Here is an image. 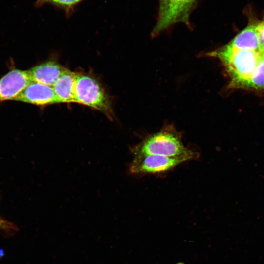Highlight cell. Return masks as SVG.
Masks as SVG:
<instances>
[{
    "instance_id": "30bf717a",
    "label": "cell",
    "mask_w": 264,
    "mask_h": 264,
    "mask_svg": "<svg viewBox=\"0 0 264 264\" xmlns=\"http://www.w3.org/2000/svg\"><path fill=\"white\" fill-rule=\"evenodd\" d=\"M238 88L264 90V60L261 59L250 76L242 82Z\"/></svg>"
},
{
    "instance_id": "8992f818",
    "label": "cell",
    "mask_w": 264,
    "mask_h": 264,
    "mask_svg": "<svg viewBox=\"0 0 264 264\" xmlns=\"http://www.w3.org/2000/svg\"><path fill=\"white\" fill-rule=\"evenodd\" d=\"M38 106L58 103L52 86L31 82L13 100Z\"/></svg>"
},
{
    "instance_id": "ba28073f",
    "label": "cell",
    "mask_w": 264,
    "mask_h": 264,
    "mask_svg": "<svg viewBox=\"0 0 264 264\" xmlns=\"http://www.w3.org/2000/svg\"><path fill=\"white\" fill-rule=\"evenodd\" d=\"M76 73L66 68L52 86L58 103L74 102Z\"/></svg>"
},
{
    "instance_id": "5b68a950",
    "label": "cell",
    "mask_w": 264,
    "mask_h": 264,
    "mask_svg": "<svg viewBox=\"0 0 264 264\" xmlns=\"http://www.w3.org/2000/svg\"><path fill=\"white\" fill-rule=\"evenodd\" d=\"M31 82L27 70H10L0 79V102L13 100Z\"/></svg>"
},
{
    "instance_id": "4fadbf2b",
    "label": "cell",
    "mask_w": 264,
    "mask_h": 264,
    "mask_svg": "<svg viewBox=\"0 0 264 264\" xmlns=\"http://www.w3.org/2000/svg\"><path fill=\"white\" fill-rule=\"evenodd\" d=\"M0 228L4 230H16L17 228L12 223L0 217Z\"/></svg>"
},
{
    "instance_id": "6da1fadb",
    "label": "cell",
    "mask_w": 264,
    "mask_h": 264,
    "mask_svg": "<svg viewBox=\"0 0 264 264\" xmlns=\"http://www.w3.org/2000/svg\"><path fill=\"white\" fill-rule=\"evenodd\" d=\"M219 60L230 79V86L238 88L249 78L262 59L260 52L236 49L227 44L207 54Z\"/></svg>"
},
{
    "instance_id": "277c9868",
    "label": "cell",
    "mask_w": 264,
    "mask_h": 264,
    "mask_svg": "<svg viewBox=\"0 0 264 264\" xmlns=\"http://www.w3.org/2000/svg\"><path fill=\"white\" fill-rule=\"evenodd\" d=\"M198 155L196 152L175 157L155 154L135 155L129 170L134 174L164 172L183 162L196 158Z\"/></svg>"
},
{
    "instance_id": "7a4b0ae2",
    "label": "cell",
    "mask_w": 264,
    "mask_h": 264,
    "mask_svg": "<svg viewBox=\"0 0 264 264\" xmlns=\"http://www.w3.org/2000/svg\"><path fill=\"white\" fill-rule=\"evenodd\" d=\"M133 154H155L175 157L195 152L185 147L180 135L172 127H167L145 139L132 150Z\"/></svg>"
},
{
    "instance_id": "5bb4252c",
    "label": "cell",
    "mask_w": 264,
    "mask_h": 264,
    "mask_svg": "<svg viewBox=\"0 0 264 264\" xmlns=\"http://www.w3.org/2000/svg\"><path fill=\"white\" fill-rule=\"evenodd\" d=\"M260 53L262 59L264 60V47L261 49Z\"/></svg>"
},
{
    "instance_id": "3957f363",
    "label": "cell",
    "mask_w": 264,
    "mask_h": 264,
    "mask_svg": "<svg viewBox=\"0 0 264 264\" xmlns=\"http://www.w3.org/2000/svg\"><path fill=\"white\" fill-rule=\"evenodd\" d=\"M74 102L97 110L112 118L108 96L99 82L90 75L76 73Z\"/></svg>"
},
{
    "instance_id": "7c38bea8",
    "label": "cell",
    "mask_w": 264,
    "mask_h": 264,
    "mask_svg": "<svg viewBox=\"0 0 264 264\" xmlns=\"http://www.w3.org/2000/svg\"><path fill=\"white\" fill-rule=\"evenodd\" d=\"M257 29L262 49L264 47V21L257 23Z\"/></svg>"
},
{
    "instance_id": "9c48e42d",
    "label": "cell",
    "mask_w": 264,
    "mask_h": 264,
    "mask_svg": "<svg viewBox=\"0 0 264 264\" xmlns=\"http://www.w3.org/2000/svg\"><path fill=\"white\" fill-rule=\"evenodd\" d=\"M227 44L236 49L261 52V48L257 29V23L248 25Z\"/></svg>"
},
{
    "instance_id": "8fae6325",
    "label": "cell",
    "mask_w": 264,
    "mask_h": 264,
    "mask_svg": "<svg viewBox=\"0 0 264 264\" xmlns=\"http://www.w3.org/2000/svg\"><path fill=\"white\" fill-rule=\"evenodd\" d=\"M83 0H39L38 5L45 3L53 5L63 9L67 15H69L74 11V7Z\"/></svg>"
},
{
    "instance_id": "52a82bcc",
    "label": "cell",
    "mask_w": 264,
    "mask_h": 264,
    "mask_svg": "<svg viewBox=\"0 0 264 264\" xmlns=\"http://www.w3.org/2000/svg\"><path fill=\"white\" fill-rule=\"evenodd\" d=\"M65 69L57 62L49 61L34 66L27 71L31 82L52 87Z\"/></svg>"
}]
</instances>
